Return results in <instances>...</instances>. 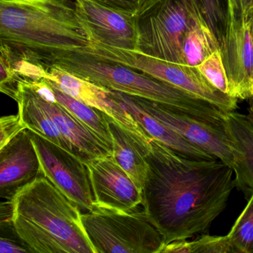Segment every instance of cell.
Here are the masks:
<instances>
[{
	"mask_svg": "<svg viewBox=\"0 0 253 253\" xmlns=\"http://www.w3.org/2000/svg\"><path fill=\"white\" fill-rule=\"evenodd\" d=\"M77 1V0H74ZM131 16H135L146 0H89Z\"/></svg>",
	"mask_w": 253,
	"mask_h": 253,
	"instance_id": "f1b7e54d",
	"label": "cell"
},
{
	"mask_svg": "<svg viewBox=\"0 0 253 253\" xmlns=\"http://www.w3.org/2000/svg\"><path fill=\"white\" fill-rule=\"evenodd\" d=\"M188 243L190 253H244L227 236L202 235Z\"/></svg>",
	"mask_w": 253,
	"mask_h": 253,
	"instance_id": "d4e9b609",
	"label": "cell"
},
{
	"mask_svg": "<svg viewBox=\"0 0 253 253\" xmlns=\"http://www.w3.org/2000/svg\"><path fill=\"white\" fill-rule=\"evenodd\" d=\"M31 135L42 175L75 204L81 212L93 211L96 205L85 161L41 135L32 132Z\"/></svg>",
	"mask_w": 253,
	"mask_h": 253,
	"instance_id": "ba28073f",
	"label": "cell"
},
{
	"mask_svg": "<svg viewBox=\"0 0 253 253\" xmlns=\"http://www.w3.org/2000/svg\"><path fill=\"white\" fill-rule=\"evenodd\" d=\"M41 175L31 132L22 129L0 150V199L11 202Z\"/></svg>",
	"mask_w": 253,
	"mask_h": 253,
	"instance_id": "5bb4252c",
	"label": "cell"
},
{
	"mask_svg": "<svg viewBox=\"0 0 253 253\" xmlns=\"http://www.w3.org/2000/svg\"><path fill=\"white\" fill-rule=\"evenodd\" d=\"M12 215L11 202L0 201V220L10 218Z\"/></svg>",
	"mask_w": 253,
	"mask_h": 253,
	"instance_id": "1f68e13d",
	"label": "cell"
},
{
	"mask_svg": "<svg viewBox=\"0 0 253 253\" xmlns=\"http://www.w3.org/2000/svg\"><path fill=\"white\" fill-rule=\"evenodd\" d=\"M44 78L86 105L99 110L126 130L148 153L152 138L127 111L114 99L111 90L82 80L56 67L38 66L32 78Z\"/></svg>",
	"mask_w": 253,
	"mask_h": 253,
	"instance_id": "9c48e42d",
	"label": "cell"
},
{
	"mask_svg": "<svg viewBox=\"0 0 253 253\" xmlns=\"http://www.w3.org/2000/svg\"><path fill=\"white\" fill-rule=\"evenodd\" d=\"M250 101V117L253 120V96L249 99Z\"/></svg>",
	"mask_w": 253,
	"mask_h": 253,
	"instance_id": "d6a6232c",
	"label": "cell"
},
{
	"mask_svg": "<svg viewBox=\"0 0 253 253\" xmlns=\"http://www.w3.org/2000/svg\"><path fill=\"white\" fill-rule=\"evenodd\" d=\"M87 50L98 57L120 64L182 89L227 112L234 111L237 108V99L217 90L196 67L166 62L133 50Z\"/></svg>",
	"mask_w": 253,
	"mask_h": 253,
	"instance_id": "52a82bcc",
	"label": "cell"
},
{
	"mask_svg": "<svg viewBox=\"0 0 253 253\" xmlns=\"http://www.w3.org/2000/svg\"><path fill=\"white\" fill-rule=\"evenodd\" d=\"M47 67H56L104 88L145 99L198 121L224 128L229 112L172 84L98 57L86 47L65 52Z\"/></svg>",
	"mask_w": 253,
	"mask_h": 253,
	"instance_id": "277c9868",
	"label": "cell"
},
{
	"mask_svg": "<svg viewBox=\"0 0 253 253\" xmlns=\"http://www.w3.org/2000/svg\"><path fill=\"white\" fill-rule=\"evenodd\" d=\"M227 236L244 253H253V193Z\"/></svg>",
	"mask_w": 253,
	"mask_h": 253,
	"instance_id": "7402d4cb",
	"label": "cell"
},
{
	"mask_svg": "<svg viewBox=\"0 0 253 253\" xmlns=\"http://www.w3.org/2000/svg\"><path fill=\"white\" fill-rule=\"evenodd\" d=\"M85 162L96 207L128 212L141 205V190L112 154L93 158Z\"/></svg>",
	"mask_w": 253,
	"mask_h": 253,
	"instance_id": "7c38bea8",
	"label": "cell"
},
{
	"mask_svg": "<svg viewBox=\"0 0 253 253\" xmlns=\"http://www.w3.org/2000/svg\"><path fill=\"white\" fill-rule=\"evenodd\" d=\"M104 117L112 141L113 157L142 193L148 169L145 159L147 153L126 130L108 116L104 114Z\"/></svg>",
	"mask_w": 253,
	"mask_h": 253,
	"instance_id": "ffe728a7",
	"label": "cell"
},
{
	"mask_svg": "<svg viewBox=\"0 0 253 253\" xmlns=\"http://www.w3.org/2000/svg\"><path fill=\"white\" fill-rule=\"evenodd\" d=\"M156 253H190L187 241L164 244Z\"/></svg>",
	"mask_w": 253,
	"mask_h": 253,
	"instance_id": "4dcf8cb0",
	"label": "cell"
},
{
	"mask_svg": "<svg viewBox=\"0 0 253 253\" xmlns=\"http://www.w3.org/2000/svg\"><path fill=\"white\" fill-rule=\"evenodd\" d=\"M24 129L25 128L21 123L19 114L0 117V150Z\"/></svg>",
	"mask_w": 253,
	"mask_h": 253,
	"instance_id": "83f0119b",
	"label": "cell"
},
{
	"mask_svg": "<svg viewBox=\"0 0 253 253\" xmlns=\"http://www.w3.org/2000/svg\"><path fill=\"white\" fill-rule=\"evenodd\" d=\"M129 97L158 121L200 147L217 160L228 165L233 168V171L237 168L240 153L236 143L224 128L216 127L198 121L145 99Z\"/></svg>",
	"mask_w": 253,
	"mask_h": 253,
	"instance_id": "8fae6325",
	"label": "cell"
},
{
	"mask_svg": "<svg viewBox=\"0 0 253 253\" xmlns=\"http://www.w3.org/2000/svg\"><path fill=\"white\" fill-rule=\"evenodd\" d=\"M87 47L74 0H0V50L14 69L47 67L65 52Z\"/></svg>",
	"mask_w": 253,
	"mask_h": 253,
	"instance_id": "7a4b0ae2",
	"label": "cell"
},
{
	"mask_svg": "<svg viewBox=\"0 0 253 253\" xmlns=\"http://www.w3.org/2000/svg\"><path fill=\"white\" fill-rule=\"evenodd\" d=\"M210 83L224 94L229 95V83L221 50L214 52L197 67Z\"/></svg>",
	"mask_w": 253,
	"mask_h": 253,
	"instance_id": "cb8c5ba5",
	"label": "cell"
},
{
	"mask_svg": "<svg viewBox=\"0 0 253 253\" xmlns=\"http://www.w3.org/2000/svg\"><path fill=\"white\" fill-rule=\"evenodd\" d=\"M19 77L10 59L0 50V93L14 99Z\"/></svg>",
	"mask_w": 253,
	"mask_h": 253,
	"instance_id": "4316f807",
	"label": "cell"
},
{
	"mask_svg": "<svg viewBox=\"0 0 253 253\" xmlns=\"http://www.w3.org/2000/svg\"><path fill=\"white\" fill-rule=\"evenodd\" d=\"M13 227L34 253H97L80 208L42 175L11 201Z\"/></svg>",
	"mask_w": 253,
	"mask_h": 253,
	"instance_id": "3957f363",
	"label": "cell"
},
{
	"mask_svg": "<svg viewBox=\"0 0 253 253\" xmlns=\"http://www.w3.org/2000/svg\"><path fill=\"white\" fill-rule=\"evenodd\" d=\"M183 56L188 66L197 68L214 52L221 50L219 42L204 15L193 22L183 40Z\"/></svg>",
	"mask_w": 253,
	"mask_h": 253,
	"instance_id": "44dd1931",
	"label": "cell"
},
{
	"mask_svg": "<svg viewBox=\"0 0 253 253\" xmlns=\"http://www.w3.org/2000/svg\"><path fill=\"white\" fill-rule=\"evenodd\" d=\"M145 159L141 205L165 244L207 231L236 187L228 165L187 157L154 138Z\"/></svg>",
	"mask_w": 253,
	"mask_h": 253,
	"instance_id": "6da1fadb",
	"label": "cell"
},
{
	"mask_svg": "<svg viewBox=\"0 0 253 253\" xmlns=\"http://www.w3.org/2000/svg\"><path fill=\"white\" fill-rule=\"evenodd\" d=\"M250 23L251 26V32H252L253 40V15L251 16V19H249Z\"/></svg>",
	"mask_w": 253,
	"mask_h": 253,
	"instance_id": "836d02e7",
	"label": "cell"
},
{
	"mask_svg": "<svg viewBox=\"0 0 253 253\" xmlns=\"http://www.w3.org/2000/svg\"><path fill=\"white\" fill-rule=\"evenodd\" d=\"M13 100L17 103L18 114L25 129L79 156L72 144L62 135L53 120L40 105L37 89L31 82L25 79H19Z\"/></svg>",
	"mask_w": 253,
	"mask_h": 253,
	"instance_id": "2e32d148",
	"label": "cell"
},
{
	"mask_svg": "<svg viewBox=\"0 0 253 253\" xmlns=\"http://www.w3.org/2000/svg\"><path fill=\"white\" fill-rule=\"evenodd\" d=\"M202 13L221 46L228 21V0H197Z\"/></svg>",
	"mask_w": 253,
	"mask_h": 253,
	"instance_id": "603a6c76",
	"label": "cell"
},
{
	"mask_svg": "<svg viewBox=\"0 0 253 253\" xmlns=\"http://www.w3.org/2000/svg\"><path fill=\"white\" fill-rule=\"evenodd\" d=\"M224 129L240 153L234 170L235 184L249 199L253 193V120L249 115L231 111L226 116Z\"/></svg>",
	"mask_w": 253,
	"mask_h": 253,
	"instance_id": "ac0fdd59",
	"label": "cell"
},
{
	"mask_svg": "<svg viewBox=\"0 0 253 253\" xmlns=\"http://www.w3.org/2000/svg\"><path fill=\"white\" fill-rule=\"evenodd\" d=\"M111 93L114 99L126 108L152 138L161 141L174 151L187 157L196 160H217L209 153L147 114L127 95L113 90H111Z\"/></svg>",
	"mask_w": 253,
	"mask_h": 253,
	"instance_id": "e0dca14e",
	"label": "cell"
},
{
	"mask_svg": "<svg viewBox=\"0 0 253 253\" xmlns=\"http://www.w3.org/2000/svg\"><path fill=\"white\" fill-rule=\"evenodd\" d=\"M25 80L31 82L37 90L46 99L59 104L68 112L89 126L112 149V141L103 113L62 91L53 82L47 79Z\"/></svg>",
	"mask_w": 253,
	"mask_h": 253,
	"instance_id": "d6986e66",
	"label": "cell"
},
{
	"mask_svg": "<svg viewBox=\"0 0 253 253\" xmlns=\"http://www.w3.org/2000/svg\"><path fill=\"white\" fill-rule=\"evenodd\" d=\"M79 23L89 42V50L137 51L135 16L89 0L74 1Z\"/></svg>",
	"mask_w": 253,
	"mask_h": 253,
	"instance_id": "30bf717a",
	"label": "cell"
},
{
	"mask_svg": "<svg viewBox=\"0 0 253 253\" xmlns=\"http://www.w3.org/2000/svg\"><path fill=\"white\" fill-rule=\"evenodd\" d=\"M202 14L197 0H146L135 15L137 51L161 60L185 65L183 40Z\"/></svg>",
	"mask_w": 253,
	"mask_h": 253,
	"instance_id": "5b68a950",
	"label": "cell"
},
{
	"mask_svg": "<svg viewBox=\"0 0 253 253\" xmlns=\"http://www.w3.org/2000/svg\"><path fill=\"white\" fill-rule=\"evenodd\" d=\"M253 15V0H228V19L249 21Z\"/></svg>",
	"mask_w": 253,
	"mask_h": 253,
	"instance_id": "f546056e",
	"label": "cell"
},
{
	"mask_svg": "<svg viewBox=\"0 0 253 253\" xmlns=\"http://www.w3.org/2000/svg\"><path fill=\"white\" fill-rule=\"evenodd\" d=\"M81 218L97 253H156L165 244L143 209L120 212L96 207Z\"/></svg>",
	"mask_w": 253,
	"mask_h": 253,
	"instance_id": "8992f818",
	"label": "cell"
},
{
	"mask_svg": "<svg viewBox=\"0 0 253 253\" xmlns=\"http://www.w3.org/2000/svg\"><path fill=\"white\" fill-rule=\"evenodd\" d=\"M0 253H34L19 237L10 218L0 220Z\"/></svg>",
	"mask_w": 253,
	"mask_h": 253,
	"instance_id": "484cf974",
	"label": "cell"
},
{
	"mask_svg": "<svg viewBox=\"0 0 253 253\" xmlns=\"http://www.w3.org/2000/svg\"><path fill=\"white\" fill-rule=\"evenodd\" d=\"M37 93L40 105L62 135L72 144L79 156L85 162L93 158L112 154V149L89 126L59 104L46 99L38 90Z\"/></svg>",
	"mask_w": 253,
	"mask_h": 253,
	"instance_id": "9a60e30c",
	"label": "cell"
},
{
	"mask_svg": "<svg viewBox=\"0 0 253 253\" xmlns=\"http://www.w3.org/2000/svg\"><path fill=\"white\" fill-rule=\"evenodd\" d=\"M229 95L238 100L253 96V40L249 21L229 19L221 46Z\"/></svg>",
	"mask_w": 253,
	"mask_h": 253,
	"instance_id": "4fadbf2b",
	"label": "cell"
}]
</instances>
